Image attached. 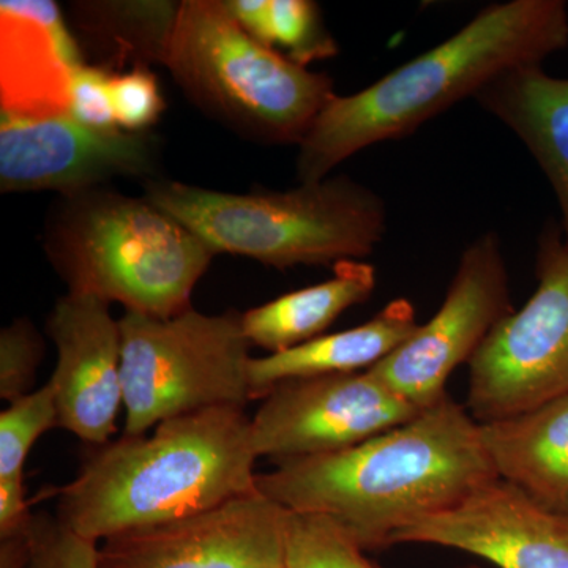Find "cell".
<instances>
[{
  "label": "cell",
  "mask_w": 568,
  "mask_h": 568,
  "mask_svg": "<svg viewBox=\"0 0 568 568\" xmlns=\"http://www.w3.org/2000/svg\"><path fill=\"white\" fill-rule=\"evenodd\" d=\"M476 100L517 134L547 175L568 244V78L549 77L541 65L519 67L489 82Z\"/></svg>",
  "instance_id": "17"
},
{
  "label": "cell",
  "mask_w": 568,
  "mask_h": 568,
  "mask_svg": "<svg viewBox=\"0 0 568 568\" xmlns=\"http://www.w3.org/2000/svg\"><path fill=\"white\" fill-rule=\"evenodd\" d=\"M252 417L213 407L164 420L151 436L95 447L59 489L58 518L100 544L256 493Z\"/></svg>",
  "instance_id": "3"
},
{
  "label": "cell",
  "mask_w": 568,
  "mask_h": 568,
  "mask_svg": "<svg viewBox=\"0 0 568 568\" xmlns=\"http://www.w3.org/2000/svg\"><path fill=\"white\" fill-rule=\"evenodd\" d=\"M496 478L477 422L447 395L358 446L275 463L257 474L256 488L284 510L332 519L364 551H377Z\"/></svg>",
  "instance_id": "1"
},
{
  "label": "cell",
  "mask_w": 568,
  "mask_h": 568,
  "mask_svg": "<svg viewBox=\"0 0 568 568\" xmlns=\"http://www.w3.org/2000/svg\"><path fill=\"white\" fill-rule=\"evenodd\" d=\"M398 544L459 549L499 568H568V518L496 478L457 506L407 525L392 540Z\"/></svg>",
  "instance_id": "13"
},
{
  "label": "cell",
  "mask_w": 568,
  "mask_h": 568,
  "mask_svg": "<svg viewBox=\"0 0 568 568\" xmlns=\"http://www.w3.org/2000/svg\"><path fill=\"white\" fill-rule=\"evenodd\" d=\"M50 334L58 364L48 383L54 390L59 426L84 443H111L123 406L122 336L110 304L69 293L55 304Z\"/></svg>",
  "instance_id": "14"
},
{
  "label": "cell",
  "mask_w": 568,
  "mask_h": 568,
  "mask_svg": "<svg viewBox=\"0 0 568 568\" xmlns=\"http://www.w3.org/2000/svg\"><path fill=\"white\" fill-rule=\"evenodd\" d=\"M84 63L58 3L0 2V112L69 114L71 82Z\"/></svg>",
  "instance_id": "15"
},
{
  "label": "cell",
  "mask_w": 568,
  "mask_h": 568,
  "mask_svg": "<svg viewBox=\"0 0 568 568\" xmlns=\"http://www.w3.org/2000/svg\"><path fill=\"white\" fill-rule=\"evenodd\" d=\"M261 402L254 452L275 463L346 450L422 413L368 369L291 381Z\"/></svg>",
  "instance_id": "10"
},
{
  "label": "cell",
  "mask_w": 568,
  "mask_h": 568,
  "mask_svg": "<svg viewBox=\"0 0 568 568\" xmlns=\"http://www.w3.org/2000/svg\"><path fill=\"white\" fill-rule=\"evenodd\" d=\"M478 429L497 478L568 518V395Z\"/></svg>",
  "instance_id": "16"
},
{
  "label": "cell",
  "mask_w": 568,
  "mask_h": 568,
  "mask_svg": "<svg viewBox=\"0 0 568 568\" xmlns=\"http://www.w3.org/2000/svg\"><path fill=\"white\" fill-rule=\"evenodd\" d=\"M568 47L562 0L493 3L465 28L353 95H335L298 145L297 179L321 182L369 145L402 140L508 70Z\"/></svg>",
  "instance_id": "2"
},
{
  "label": "cell",
  "mask_w": 568,
  "mask_h": 568,
  "mask_svg": "<svg viewBox=\"0 0 568 568\" xmlns=\"http://www.w3.org/2000/svg\"><path fill=\"white\" fill-rule=\"evenodd\" d=\"M267 47L280 48L290 61L305 69L338 54L323 11L310 0H268Z\"/></svg>",
  "instance_id": "22"
},
{
  "label": "cell",
  "mask_w": 568,
  "mask_h": 568,
  "mask_svg": "<svg viewBox=\"0 0 568 568\" xmlns=\"http://www.w3.org/2000/svg\"><path fill=\"white\" fill-rule=\"evenodd\" d=\"M417 327L413 302L395 298L373 320L349 331L321 335L282 353L252 357L248 381L253 399H263L291 381L365 372L394 353Z\"/></svg>",
  "instance_id": "18"
},
{
  "label": "cell",
  "mask_w": 568,
  "mask_h": 568,
  "mask_svg": "<svg viewBox=\"0 0 568 568\" xmlns=\"http://www.w3.org/2000/svg\"><path fill=\"white\" fill-rule=\"evenodd\" d=\"M287 510L260 491L102 541L100 568H284Z\"/></svg>",
  "instance_id": "12"
},
{
  "label": "cell",
  "mask_w": 568,
  "mask_h": 568,
  "mask_svg": "<svg viewBox=\"0 0 568 568\" xmlns=\"http://www.w3.org/2000/svg\"><path fill=\"white\" fill-rule=\"evenodd\" d=\"M43 339L31 321L18 320L0 334V398L11 403L36 390Z\"/></svg>",
  "instance_id": "24"
},
{
  "label": "cell",
  "mask_w": 568,
  "mask_h": 568,
  "mask_svg": "<svg viewBox=\"0 0 568 568\" xmlns=\"http://www.w3.org/2000/svg\"><path fill=\"white\" fill-rule=\"evenodd\" d=\"M159 140L149 132H102L70 114L21 118L0 112V190H54L67 197L114 178L156 173Z\"/></svg>",
  "instance_id": "11"
},
{
  "label": "cell",
  "mask_w": 568,
  "mask_h": 568,
  "mask_svg": "<svg viewBox=\"0 0 568 568\" xmlns=\"http://www.w3.org/2000/svg\"><path fill=\"white\" fill-rule=\"evenodd\" d=\"M33 519L36 515L26 500L24 477L0 480V538L26 532Z\"/></svg>",
  "instance_id": "28"
},
{
  "label": "cell",
  "mask_w": 568,
  "mask_h": 568,
  "mask_svg": "<svg viewBox=\"0 0 568 568\" xmlns=\"http://www.w3.org/2000/svg\"><path fill=\"white\" fill-rule=\"evenodd\" d=\"M179 6L170 2L84 3L85 29L112 44L118 62H134V69L162 62L178 20Z\"/></svg>",
  "instance_id": "20"
},
{
  "label": "cell",
  "mask_w": 568,
  "mask_h": 568,
  "mask_svg": "<svg viewBox=\"0 0 568 568\" xmlns=\"http://www.w3.org/2000/svg\"><path fill=\"white\" fill-rule=\"evenodd\" d=\"M122 336L123 436L145 435L170 418L253 402L242 315L153 317L125 312Z\"/></svg>",
  "instance_id": "7"
},
{
  "label": "cell",
  "mask_w": 568,
  "mask_h": 568,
  "mask_svg": "<svg viewBox=\"0 0 568 568\" xmlns=\"http://www.w3.org/2000/svg\"><path fill=\"white\" fill-rule=\"evenodd\" d=\"M537 290L504 317L469 362L467 409L503 420L568 395V244L549 223L538 237Z\"/></svg>",
  "instance_id": "8"
},
{
  "label": "cell",
  "mask_w": 568,
  "mask_h": 568,
  "mask_svg": "<svg viewBox=\"0 0 568 568\" xmlns=\"http://www.w3.org/2000/svg\"><path fill=\"white\" fill-rule=\"evenodd\" d=\"M514 312L499 235L466 246L443 305L428 323L368 369L410 405L424 410L446 398L447 381Z\"/></svg>",
  "instance_id": "9"
},
{
  "label": "cell",
  "mask_w": 568,
  "mask_h": 568,
  "mask_svg": "<svg viewBox=\"0 0 568 568\" xmlns=\"http://www.w3.org/2000/svg\"><path fill=\"white\" fill-rule=\"evenodd\" d=\"M47 252L69 293L162 320L193 308L194 287L215 256L148 197L97 190L69 197L48 233Z\"/></svg>",
  "instance_id": "5"
},
{
  "label": "cell",
  "mask_w": 568,
  "mask_h": 568,
  "mask_svg": "<svg viewBox=\"0 0 568 568\" xmlns=\"http://www.w3.org/2000/svg\"><path fill=\"white\" fill-rule=\"evenodd\" d=\"M284 568H377L332 519L287 511Z\"/></svg>",
  "instance_id": "21"
},
{
  "label": "cell",
  "mask_w": 568,
  "mask_h": 568,
  "mask_svg": "<svg viewBox=\"0 0 568 568\" xmlns=\"http://www.w3.org/2000/svg\"><path fill=\"white\" fill-rule=\"evenodd\" d=\"M24 568H100L99 544L59 518L37 515L31 558Z\"/></svg>",
  "instance_id": "25"
},
{
  "label": "cell",
  "mask_w": 568,
  "mask_h": 568,
  "mask_svg": "<svg viewBox=\"0 0 568 568\" xmlns=\"http://www.w3.org/2000/svg\"><path fill=\"white\" fill-rule=\"evenodd\" d=\"M145 197L213 253L241 254L278 271L364 261L386 233L383 197L346 175L245 194L149 181Z\"/></svg>",
  "instance_id": "4"
},
{
  "label": "cell",
  "mask_w": 568,
  "mask_h": 568,
  "mask_svg": "<svg viewBox=\"0 0 568 568\" xmlns=\"http://www.w3.org/2000/svg\"><path fill=\"white\" fill-rule=\"evenodd\" d=\"M334 276L294 293L280 295L242 315V327L252 346L282 353L317 338L346 310L364 304L376 290L375 265L343 261Z\"/></svg>",
  "instance_id": "19"
},
{
  "label": "cell",
  "mask_w": 568,
  "mask_h": 568,
  "mask_svg": "<svg viewBox=\"0 0 568 568\" xmlns=\"http://www.w3.org/2000/svg\"><path fill=\"white\" fill-rule=\"evenodd\" d=\"M59 426L50 383L9 403L0 414V480L24 477V463L39 437Z\"/></svg>",
  "instance_id": "23"
},
{
  "label": "cell",
  "mask_w": 568,
  "mask_h": 568,
  "mask_svg": "<svg viewBox=\"0 0 568 568\" xmlns=\"http://www.w3.org/2000/svg\"><path fill=\"white\" fill-rule=\"evenodd\" d=\"M164 65L194 104L264 144L304 141L336 95L334 81L253 40L226 3H179Z\"/></svg>",
  "instance_id": "6"
},
{
  "label": "cell",
  "mask_w": 568,
  "mask_h": 568,
  "mask_svg": "<svg viewBox=\"0 0 568 568\" xmlns=\"http://www.w3.org/2000/svg\"><path fill=\"white\" fill-rule=\"evenodd\" d=\"M111 97L115 122L125 132H148L164 110L159 82L144 67L112 74Z\"/></svg>",
  "instance_id": "26"
},
{
  "label": "cell",
  "mask_w": 568,
  "mask_h": 568,
  "mask_svg": "<svg viewBox=\"0 0 568 568\" xmlns=\"http://www.w3.org/2000/svg\"><path fill=\"white\" fill-rule=\"evenodd\" d=\"M470 568H477V567H470Z\"/></svg>",
  "instance_id": "29"
},
{
  "label": "cell",
  "mask_w": 568,
  "mask_h": 568,
  "mask_svg": "<svg viewBox=\"0 0 568 568\" xmlns=\"http://www.w3.org/2000/svg\"><path fill=\"white\" fill-rule=\"evenodd\" d=\"M110 70L103 67L84 65L74 74L71 82L70 112L71 118L77 119L82 125L102 132H115L121 130L114 118L112 108Z\"/></svg>",
  "instance_id": "27"
}]
</instances>
